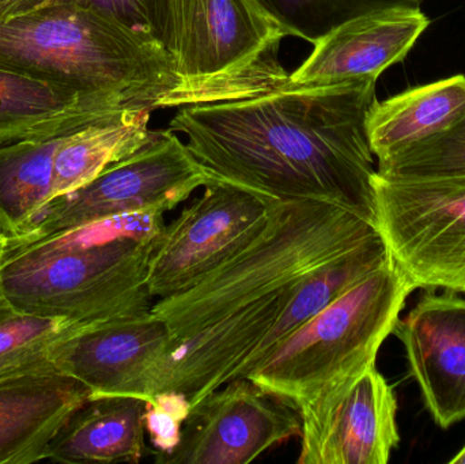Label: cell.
<instances>
[{
	"label": "cell",
	"mask_w": 465,
	"mask_h": 464,
	"mask_svg": "<svg viewBox=\"0 0 465 464\" xmlns=\"http://www.w3.org/2000/svg\"><path fill=\"white\" fill-rule=\"evenodd\" d=\"M168 345V326L150 312L79 330L52 350L51 360L92 395L150 400Z\"/></svg>",
	"instance_id": "7c38bea8"
},
{
	"label": "cell",
	"mask_w": 465,
	"mask_h": 464,
	"mask_svg": "<svg viewBox=\"0 0 465 464\" xmlns=\"http://www.w3.org/2000/svg\"><path fill=\"white\" fill-rule=\"evenodd\" d=\"M392 334L406 350L412 378L434 422L442 429L465 420V300L428 291Z\"/></svg>",
	"instance_id": "4fadbf2b"
},
{
	"label": "cell",
	"mask_w": 465,
	"mask_h": 464,
	"mask_svg": "<svg viewBox=\"0 0 465 464\" xmlns=\"http://www.w3.org/2000/svg\"><path fill=\"white\" fill-rule=\"evenodd\" d=\"M82 329L65 319L11 310L0 319V384L57 370L52 350Z\"/></svg>",
	"instance_id": "7402d4cb"
},
{
	"label": "cell",
	"mask_w": 465,
	"mask_h": 464,
	"mask_svg": "<svg viewBox=\"0 0 465 464\" xmlns=\"http://www.w3.org/2000/svg\"><path fill=\"white\" fill-rule=\"evenodd\" d=\"M415 289L391 258L282 341L246 378L300 411L376 364Z\"/></svg>",
	"instance_id": "8992f818"
},
{
	"label": "cell",
	"mask_w": 465,
	"mask_h": 464,
	"mask_svg": "<svg viewBox=\"0 0 465 464\" xmlns=\"http://www.w3.org/2000/svg\"><path fill=\"white\" fill-rule=\"evenodd\" d=\"M376 226L415 288L465 289V174L374 176Z\"/></svg>",
	"instance_id": "52a82bcc"
},
{
	"label": "cell",
	"mask_w": 465,
	"mask_h": 464,
	"mask_svg": "<svg viewBox=\"0 0 465 464\" xmlns=\"http://www.w3.org/2000/svg\"><path fill=\"white\" fill-rule=\"evenodd\" d=\"M395 391L376 364L298 411L300 464H387L401 443Z\"/></svg>",
	"instance_id": "8fae6325"
},
{
	"label": "cell",
	"mask_w": 465,
	"mask_h": 464,
	"mask_svg": "<svg viewBox=\"0 0 465 464\" xmlns=\"http://www.w3.org/2000/svg\"><path fill=\"white\" fill-rule=\"evenodd\" d=\"M429 25L420 8H387L355 16L314 41L313 51L290 75V84L377 81L387 68L404 60Z\"/></svg>",
	"instance_id": "5bb4252c"
},
{
	"label": "cell",
	"mask_w": 465,
	"mask_h": 464,
	"mask_svg": "<svg viewBox=\"0 0 465 464\" xmlns=\"http://www.w3.org/2000/svg\"><path fill=\"white\" fill-rule=\"evenodd\" d=\"M301 436V417L248 378H237L190 410L179 446L161 464H246Z\"/></svg>",
	"instance_id": "30bf717a"
},
{
	"label": "cell",
	"mask_w": 465,
	"mask_h": 464,
	"mask_svg": "<svg viewBox=\"0 0 465 464\" xmlns=\"http://www.w3.org/2000/svg\"><path fill=\"white\" fill-rule=\"evenodd\" d=\"M289 27L292 37L312 44L355 16L387 8H420L423 0H262Z\"/></svg>",
	"instance_id": "603a6c76"
},
{
	"label": "cell",
	"mask_w": 465,
	"mask_h": 464,
	"mask_svg": "<svg viewBox=\"0 0 465 464\" xmlns=\"http://www.w3.org/2000/svg\"><path fill=\"white\" fill-rule=\"evenodd\" d=\"M465 116V76L453 75L376 101L368 117L379 163L450 130Z\"/></svg>",
	"instance_id": "e0dca14e"
},
{
	"label": "cell",
	"mask_w": 465,
	"mask_h": 464,
	"mask_svg": "<svg viewBox=\"0 0 465 464\" xmlns=\"http://www.w3.org/2000/svg\"><path fill=\"white\" fill-rule=\"evenodd\" d=\"M90 395L84 384L59 370L0 384V464L46 460L63 422Z\"/></svg>",
	"instance_id": "9a60e30c"
},
{
	"label": "cell",
	"mask_w": 465,
	"mask_h": 464,
	"mask_svg": "<svg viewBox=\"0 0 465 464\" xmlns=\"http://www.w3.org/2000/svg\"><path fill=\"white\" fill-rule=\"evenodd\" d=\"M384 176H441L465 174V116L428 141L379 163Z\"/></svg>",
	"instance_id": "cb8c5ba5"
},
{
	"label": "cell",
	"mask_w": 465,
	"mask_h": 464,
	"mask_svg": "<svg viewBox=\"0 0 465 464\" xmlns=\"http://www.w3.org/2000/svg\"><path fill=\"white\" fill-rule=\"evenodd\" d=\"M125 109L0 65V142L59 130Z\"/></svg>",
	"instance_id": "44dd1931"
},
{
	"label": "cell",
	"mask_w": 465,
	"mask_h": 464,
	"mask_svg": "<svg viewBox=\"0 0 465 464\" xmlns=\"http://www.w3.org/2000/svg\"><path fill=\"white\" fill-rule=\"evenodd\" d=\"M7 237L0 232V319H2L3 316L7 315V313L13 310V308L8 305L7 300H5L2 285V270L3 264H5V253H7Z\"/></svg>",
	"instance_id": "83f0119b"
},
{
	"label": "cell",
	"mask_w": 465,
	"mask_h": 464,
	"mask_svg": "<svg viewBox=\"0 0 465 464\" xmlns=\"http://www.w3.org/2000/svg\"><path fill=\"white\" fill-rule=\"evenodd\" d=\"M93 120L0 142V232L8 240L24 236L54 199V155L63 138Z\"/></svg>",
	"instance_id": "d6986e66"
},
{
	"label": "cell",
	"mask_w": 465,
	"mask_h": 464,
	"mask_svg": "<svg viewBox=\"0 0 465 464\" xmlns=\"http://www.w3.org/2000/svg\"><path fill=\"white\" fill-rule=\"evenodd\" d=\"M52 2L54 0H0V22L33 13Z\"/></svg>",
	"instance_id": "4316f807"
},
{
	"label": "cell",
	"mask_w": 465,
	"mask_h": 464,
	"mask_svg": "<svg viewBox=\"0 0 465 464\" xmlns=\"http://www.w3.org/2000/svg\"><path fill=\"white\" fill-rule=\"evenodd\" d=\"M191 403L179 392H158L147 402L144 428L155 458L171 454L182 441Z\"/></svg>",
	"instance_id": "d4e9b609"
},
{
	"label": "cell",
	"mask_w": 465,
	"mask_h": 464,
	"mask_svg": "<svg viewBox=\"0 0 465 464\" xmlns=\"http://www.w3.org/2000/svg\"><path fill=\"white\" fill-rule=\"evenodd\" d=\"M461 293H465V289H464V291H461Z\"/></svg>",
	"instance_id": "f546056e"
},
{
	"label": "cell",
	"mask_w": 465,
	"mask_h": 464,
	"mask_svg": "<svg viewBox=\"0 0 465 464\" xmlns=\"http://www.w3.org/2000/svg\"><path fill=\"white\" fill-rule=\"evenodd\" d=\"M376 82H289L254 97L180 108L169 130L187 138L214 182L276 201L338 204L376 225L368 136Z\"/></svg>",
	"instance_id": "6da1fadb"
},
{
	"label": "cell",
	"mask_w": 465,
	"mask_h": 464,
	"mask_svg": "<svg viewBox=\"0 0 465 464\" xmlns=\"http://www.w3.org/2000/svg\"><path fill=\"white\" fill-rule=\"evenodd\" d=\"M0 65L119 109L173 108L179 84L154 35L74 2L0 22Z\"/></svg>",
	"instance_id": "277c9868"
},
{
	"label": "cell",
	"mask_w": 465,
	"mask_h": 464,
	"mask_svg": "<svg viewBox=\"0 0 465 464\" xmlns=\"http://www.w3.org/2000/svg\"><path fill=\"white\" fill-rule=\"evenodd\" d=\"M450 464H465V446L461 451H459L455 457L450 459Z\"/></svg>",
	"instance_id": "f1b7e54d"
},
{
	"label": "cell",
	"mask_w": 465,
	"mask_h": 464,
	"mask_svg": "<svg viewBox=\"0 0 465 464\" xmlns=\"http://www.w3.org/2000/svg\"><path fill=\"white\" fill-rule=\"evenodd\" d=\"M214 182L172 130L154 131L138 152L92 182L49 202L29 231L8 245L30 244L90 223L138 212L173 210Z\"/></svg>",
	"instance_id": "ba28073f"
},
{
	"label": "cell",
	"mask_w": 465,
	"mask_h": 464,
	"mask_svg": "<svg viewBox=\"0 0 465 464\" xmlns=\"http://www.w3.org/2000/svg\"><path fill=\"white\" fill-rule=\"evenodd\" d=\"M63 2L81 3L97 8L127 26L153 35L152 0H54L52 3Z\"/></svg>",
	"instance_id": "484cf974"
},
{
	"label": "cell",
	"mask_w": 465,
	"mask_h": 464,
	"mask_svg": "<svg viewBox=\"0 0 465 464\" xmlns=\"http://www.w3.org/2000/svg\"><path fill=\"white\" fill-rule=\"evenodd\" d=\"M388 261H391L390 250L379 233L354 250L331 259L306 274L295 285L292 299L281 318L232 373L231 380L246 378L275 350L282 341L354 288L363 278L384 266Z\"/></svg>",
	"instance_id": "ac0fdd59"
},
{
	"label": "cell",
	"mask_w": 465,
	"mask_h": 464,
	"mask_svg": "<svg viewBox=\"0 0 465 464\" xmlns=\"http://www.w3.org/2000/svg\"><path fill=\"white\" fill-rule=\"evenodd\" d=\"M149 400L90 395L67 417L46 451V460L68 464L139 463L147 452Z\"/></svg>",
	"instance_id": "2e32d148"
},
{
	"label": "cell",
	"mask_w": 465,
	"mask_h": 464,
	"mask_svg": "<svg viewBox=\"0 0 465 464\" xmlns=\"http://www.w3.org/2000/svg\"><path fill=\"white\" fill-rule=\"evenodd\" d=\"M153 35L173 63V108L286 86L279 48L292 32L262 0H152Z\"/></svg>",
	"instance_id": "5b68a950"
},
{
	"label": "cell",
	"mask_w": 465,
	"mask_h": 464,
	"mask_svg": "<svg viewBox=\"0 0 465 464\" xmlns=\"http://www.w3.org/2000/svg\"><path fill=\"white\" fill-rule=\"evenodd\" d=\"M163 226V212H138L7 245L5 300L16 312L81 327L149 315V262Z\"/></svg>",
	"instance_id": "3957f363"
},
{
	"label": "cell",
	"mask_w": 465,
	"mask_h": 464,
	"mask_svg": "<svg viewBox=\"0 0 465 464\" xmlns=\"http://www.w3.org/2000/svg\"><path fill=\"white\" fill-rule=\"evenodd\" d=\"M165 225L150 256V293H182L248 244L267 222L276 199L213 182Z\"/></svg>",
	"instance_id": "9c48e42d"
},
{
	"label": "cell",
	"mask_w": 465,
	"mask_h": 464,
	"mask_svg": "<svg viewBox=\"0 0 465 464\" xmlns=\"http://www.w3.org/2000/svg\"><path fill=\"white\" fill-rule=\"evenodd\" d=\"M376 225L327 202L275 201L264 228L182 293L157 300L169 345L153 380L191 408L231 381L286 310L295 285L331 259L379 234Z\"/></svg>",
	"instance_id": "7a4b0ae2"
},
{
	"label": "cell",
	"mask_w": 465,
	"mask_h": 464,
	"mask_svg": "<svg viewBox=\"0 0 465 464\" xmlns=\"http://www.w3.org/2000/svg\"><path fill=\"white\" fill-rule=\"evenodd\" d=\"M152 111L125 109L81 125L63 138L54 163V199L67 195L138 152L154 135Z\"/></svg>",
	"instance_id": "ffe728a7"
}]
</instances>
